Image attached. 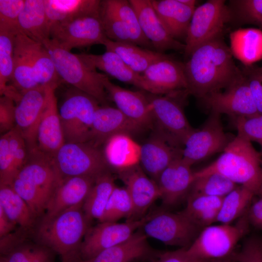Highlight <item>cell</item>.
Segmentation results:
<instances>
[{
    "label": "cell",
    "instance_id": "obj_1",
    "mask_svg": "<svg viewBox=\"0 0 262 262\" xmlns=\"http://www.w3.org/2000/svg\"><path fill=\"white\" fill-rule=\"evenodd\" d=\"M220 36L198 47L184 64L189 94L203 98L226 89L240 78L243 72Z\"/></svg>",
    "mask_w": 262,
    "mask_h": 262
},
{
    "label": "cell",
    "instance_id": "obj_2",
    "mask_svg": "<svg viewBox=\"0 0 262 262\" xmlns=\"http://www.w3.org/2000/svg\"><path fill=\"white\" fill-rule=\"evenodd\" d=\"M63 177L53 157L35 149L14 179L11 186L25 201L37 218L44 215L48 204Z\"/></svg>",
    "mask_w": 262,
    "mask_h": 262
},
{
    "label": "cell",
    "instance_id": "obj_3",
    "mask_svg": "<svg viewBox=\"0 0 262 262\" xmlns=\"http://www.w3.org/2000/svg\"><path fill=\"white\" fill-rule=\"evenodd\" d=\"M262 159L261 154L250 141L237 135L216 160L194 172V176L217 173L259 195L262 183Z\"/></svg>",
    "mask_w": 262,
    "mask_h": 262
},
{
    "label": "cell",
    "instance_id": "obj_4",
    "mask_svg": "<svg viewBox=\"0 0 262 262\" xmlns=\"http://www.w3.org/2000/svg\"><path fill=\"white\" fill-rule=\"evenodd\" d=\"M82 205L75 206L50 217L43 216L35 230L39 244L59 255L62 262H69L76 253L87 232L90 220Z\"/></svg>",
    "mask_w": 262,
    "mask_h": 262
},
{
    "label": "cell",
    "instance_id": "obj_5",
    "mask_svg": "<svg viewBox=\"0 0 262 262\" xmlns=\"http://www.w3.org/2000/svg\"><path fill=\"white\" fill-rule=\"evenodd\" d=\"M43 45L49 52L61 80L93 97L101 105H108L109 98L103 83L106 75L89 66L78 54L61 48L51 38Z\"/></svg>",
    "mask_w": 262,
    "mask_h": 262
},
{
    "label": "cell",
    "instance_id": "obj_6",
    "mask_svg": "<svg viewBox=\"0 0 262 262\" xmlns=\"http://www.w3.org/2000/svg\"><path fill=\"white\" fill-rule=\"evenodd\" d=\"M144 92L151 107L156 133L174 147L182 149L187 138L195 130L184 112V105L190 95L187 90L161 95Z\"/></svg>",
    "mask_w": 262,
    "mask_h": 262
},
{
    "label": "cell",
    "instance_id": "obj_7",
    "mask_svg": "<svg viewBox=\"0 0 262 262\" xmlns=\"http://www.w3.org/2000/svg\"><path fill=\"white\" fill-rule=\"evenodd\" d=\"M248 222L246 213L235 225L220 224L205 227L186 252L193 258L209 261L230 259L236 245L247 231Z\"/></svg>",
    "mask_w": 262,
    "mask_h": 262
},
{
    "label": "cell",
    "instance_id": "obj_8",
    "mask_svg": "<svg viewBox=\"0 0 262 262\" xmlns=\"http://www.w3.org/2000/svg\"><path fill=\"white\" fill-rule=\"evenodd\" d=\"M100 105L74 87L67 91L59 109L65 143L89 142L94 114Z\"/></svg>",
    "mask_w": 262,
    "mask_h": 262
},
{
    "label": "cell",
    "instance_id": "obj_9",
    "mask_svg": "<svg viewBox=\"0 0 262 262\" xmlns=\"http://www.w3.org/2000/svg\"><path fill=\"white\" fill-rule=\"evenodd\" d=\"M62 177L97 179L110 171L102 149L89 142L65 143L53 157Z\"/></svg>",
    "mask_w": 262,
    "mask_h": 262
},
{
    "label": "cell",
    "instance_id": "obj_10",
    "mask_svg": "<svg viewBox=\"0 0 262 262\" xmlns=\"http://www.w3.org/2000/svg\"><path fill=\"white\" fill-rule=\"evenodd\" d=\"M224 0H208L194 10L185 40L186 58L201 45L222 36L225 24L231 19Z\"/></svg>",
    "mask_w": 262,
    "mask_h": 262
},
{
    "label": "cell",
    "instance_id": "obj_11",
    "mask_svg": "<svg viewBox=\"0 0 262 262\" xmlns=\"http://www.w3.org/2000/svg\"><path fill=\"white\" fill-rule=\"evenodd\" d=\"M199 228L182 211H160L150 214L141 228L148 237L166 245L187 248L199 233Z\"/></svg>",
    "mask_w": 262,
    "mask_h": 262
},
{
    "label": "cell",
    "instance_id": "obj_12",
    "mask_svg": "<svg viewBox=\"0 0 262 262\" xmlns=\"http://www.w3.org/2000/svg\"><path fill=\"white\" fill-rule=\"evenodd\" d=\"M221 115L211 112L202 127L191 133L181 150V159L192 166L218 153L222 152L232 139L222 125Z\"/></svg>",
    "mask_w": 262,
    "mask_h": 262
},
{
    "label": "cell",
    "instance_id": "obj_13",
    "mask_svg": "<svg viewBox=\"0 0 262 262\" xmlns=\"http://www.w3.org/2000/svg\"><path fill=\"white\" fill-rule=\"evenodd\" d=\"M150 215L123 223L101 222L89 228L79 251L83 261L91 260L104 250L129 239L141 229Z\"/></svg>",
    "mask_w": 262,
    "mask_h": 262
},
{
    "label": "cell",
    "instance_id": "obj_14",
    "mask_svg": "<svg viewBox=\"0 0 262 262\" xmlns=\"http://www.w3.org/2000/svg\"><path fill=\"white\" fill-rule=\"evenodd\" d=\"M50 38L61 48L70 51L74 48L103 45L108 38L102 26L100 15L82 16L53 24Z\"/></svg>",
    "mask_w": 262,
    "mask_h": 262
},
{
    "label": "cell",
    "instance_id": "obj_15",
    "mask_svg": "<svg viewBox=\"0 0 262 262\" xmlns=\"http://www.w3.org/2000/svg\"><path fill=\"white\" fill-rule=\"evenodd\" d=\"M202 99L211 112L226 114L234 121L259 115L247 78L243 73L240 78L224 91L212 93Z\"/></svg>",
    "mask_w": 262,
    "mask_h": 262
},
{
    "label": "cell",
    "instance_id": "obj_16",
    "mask_svg": "<svg viewBox=\"0 0 262 262\" xmlns=\"http://www.w3.org/2000/svg\"><path fill=\"white\" fill-rule=\"evenodd\" d=\"M49 86L40 85L27 90L21 94L16 102L15 127L24 137L29 153L37 148L38 127L45 107Z\"/></svg>",
    "mask_w": 262,
    "mask_h": 262
},
{
    "label": "cell",
    "instance_id": "obj_17",
    "mask_svg": "<svg viewBox=\"0 0 262 262\" xmlns=\"http://www.w3.org/2000/svg\"><path fill=\"white\" fill-rule=\"evenodd\" d=\"M139 88L159 95L187 89L184 64L170 56L153 63L141 74Z\"/></svg>",
    "mask_w": 262,
    "mask_h": 262
},
{
    "label": "cell",
    "instance_id": "obj_18",
    "mask_svg": "<svg viewBox=\"0 0 262 262\" xmlns=\"http://www.w3.org/2000/svg\"><path fill=\"white\" fill-rule=\"evenodd\" d=\"M103 83L109 99L130 120L144 129L153 125V117L150 103L144 91H132L111 82L107 75Z\"/></svg>",
    "mask_w": 262,
    "mask_h": 262
},
{
    "label": "cell",
    "instance_id": "obj_19",
    "mask_svg": "<svg viewBox=\"0 0 262 262\" xmlns=\"http://www.w3.org/2000/svg\"><path fill=\"white\" fill-rule=\"evenodd\" d=\"M144 130L117 108L100 105L94 114L88 142L100 147L110 138L115 134L126 133L131 135Z\"/></svg>",
    "mask_w": 262,
    "mask_h": 262
},
{
    "label": "cell",
    "instance_id": "obj_20",
    "mask_svg": "<svg viewBox=\"0 0 262 262\" xmlns=\"http://www.w3.org/2000/svg\"><path fill=\"white\" fill-rule=\"evenodd\" d=\"M135 10L142 31L154 49L164 53L168 50H183L185 45L169 33L161 22L150 0H129Z\"/></svg>",
    "mask_w": 262,
    "mask_h": 262
},
{
    "label": "cell",
    "instance_id": "obj_21",
    "mask_svg": "<svg viewBox=\"0 0 262 262\" xmlns=\"http://www.w3.org/2000/svg\"><path fill=\"white\" fill-rule=\"evenodd\" d=\"M57 87H49L37 132V149L52 157L65 143L55 94Z\"/></svg>",
    "mask_w": 262,
    "mask_h": 262
},
{
    "label": "cell",
    "instance_id": "obj_22",
    "mask_svg": "<svg viewBox=\"0 0 262 262\" xmlns=\"http://www.w3.org/2000/svg\"><path fill=\"white\" fill-rule=\"evenodd\" d=\"M181 157L174 160L160 174L156 182L160 198L167 206L178 203L191 190L194 172Z\"/></svg>",
    "mask_w": 262,
    "mask_h": 262
},
{
    "label": "cell",
    "instance_id": "obj_23",
    "mask_svg": "<svg viewBox=\"0 0 262 262\" xmlns=\"http://www.w3.org/2000/svg\"><path fill=\"white\" fill-rule=\"evenodd\" d=\"M117 174L132 200L134 216L142 215L160 197L157 182L144 171L139 164Z\"/></svg>",
    "mask_w": 262,
    "mask_h": 262
},
{
    "label": "cell",
    "instance_id": "obj_24",
    "mask_svg": "<svg viewBox=\"0 0 262 262\" xmlns=\"http://www.w3.org/2000/svg\"><path fill=\"white\" fill-rule=\"evenodd\" d=\"M96 180L82 176L63 178L51 196L43 216L52 217L83 204Z\"/></svg>",
    "mask_w": 262,
    "mask_h": 262
},
{
    "label": "cell",
    "instance_id": "obj_25",
    "mask_svg": "<svg viewBox=\"0 0 262 262\" xmlns=\"http://www.w3.org/2000/svg\"><path fill=\"white\" fill-rule=\"evenodd\" d=\"M181 150L156 133L141 145L139 164L156 182L162 172L174 160L181 157Z\"/></svg>",
    "mask_w": 262,
    "mask_h": 262
},
{
    "label": "cell",
    "instance_id": "obj_26",
    "mask_svg": "<svg viewBox=\"0 0 262 262\" xmlns=\"http://www.w3.org/2000/svg\"><path fill=\"white\" fill-rule=\"evenodd\" d=\"M150 1L158 17L171 36L179 41L185 40L196 7L184 5L179 0Z\"/></svg>",
    "mask_w": 262,
    "mask_h": 262
},
{
    "label": "cell",
    "instance_id": "obj_27",
    "mask_svg": "<svg viewBox=\"0 0 262 262\" xmlns=\"http://www.w3.org/2000/svg\"><path fill=\"white\" fill-rule=\"evenodd\" d=\"M102 150L109 167L117 173L139 164L141 145L128 134L112 136L104 144Z\"/></svg>",
    "mask_w": 262,
    "mask_h": 262
},
{
    "label": "cell",
    "instance_id": "obj_28",
    "mask_svg": "<svg viewBox=\"0 0 262 262\" xmlns=\"http://www.w3.org/2000/svg\"><path fill=\"white\" fill-rule=\"evenodd\" d=\"M45 0H25L18 18L19 33L43 44L50 38Z\"/></svg>",
    "mask_w": 262,
    "mask_h": 262
},
{
    "label": "cell",
    "instance_id": "obj_29",
    "mask_svg": "<svg viewBox=\"0 0 262 262\" xmlns=\"http://www.w3.org/2000/svg\"><path fill=\"white\" fill-rule=\"evenodd\" d=\"M50 26L82 16L100 15L99 0H45Z\"/></svg>",
    "mask_w": 262,
    "mask_h": 262
},
{
    "label": "cell",
    "instance_id": "obj_30",
    "mask_svg": "<svg viewBox=\"0 0 262 262\" xmlns=\"http://www.w3.org/2000/svg\"><path fill=\"white\" fill-rule=\"evenodd\" d=\"M147 237L142 229L137 230L126 241L101 252L86 262H134L150 252Z\"/></svg>",
    "mask_w": 262,
    "mask_h": 262
},
{
    "label": "cell",
    "instance_id": "obj_31",
    "mask_svg": "<svg viewBox=\"0 0 262 262\" xmlns=\"http://www.w3.org/2000/svg\"><path fill=\"white\" fill-rule=\"evenodd\" d=\"M103 46L106 50L116 53L134 72L142 74L150 65L169 55L142 48L131 43L118 42L107 38Z\"/></svg>",
    "mask_w": 262,
    "mask_h": 262
},
{
    "label": "cell",
    "instance_id": "obj_32",
    "mask_svg": "<svg viewBox=\"0 0 262 262\" xmlns=\"http://www.w3.org/2000/svg\"><path fill=\"white\" fill-rule=\"evenodd\" d=\"M230 49L234 57L245 66L262 59V30L240 28L229 34Z\"/></svg>",
    "mask_w": 262,
    "mask_h": 262
},
{
    "label": "cell",
    "instance_id": "obj_33",
    "mask_svg": "<svg viewBox=\"0 0 262 262\" xmlns=\"http://www.w3.org/2000/svg\"><path fill=\"white\" fill-rule=\"evenodd\" d=\"M80 57L90 66L114 78L139 88L141 74L132 71L115 52L106 50L102 54L82 53Z\"/></svg>",
    "mask_w": 262,
    "mask_h": 262
},
{
    "label": "cell",
    "instance_id": "obj_34",
    "mask_svg": "<svg viewBox=\"0 0 262 262\" xmlns=\"http://www.w3.org/2000/svg\"><path fill=\"white\" fill-rule=\"evenodd\" d=\"M29 55L39 85L57 86L61 80L55 70L50 55L43 44L20 33Z\"/></svg>",
    "mask_w": 262,
    "mask_h": 262
},
{
    "label": "cell",
    "instance_id": "obj_35",
    "mask_svg": "<svg viewBox=\"0 0 262 262\" xmlns=\"http://www.w3.org/2000/svg\"><path fill=\"white\" fill-rule=\"evenodd\" d=\"M0 207L13 223L22 229H30L34 226L36 217L11 185H0Z\"/></svg>",
    "mask_w": 262,
    "mask_h": 262
},
{
    "label": "cell",
    "instance_id": "obj_36",
    "mask_svg": "<svg viewBox=\"0 0 262 262\" xmlns=\"http://www.w3.org/2000/svg\"><path fill=\"white\" fill-rule=\"evenodd\" d=\"M115 186L110 171L96 179L82 205V210L90 220L97 219L100 221Z\"/></svg>",
    "mask_w": 262,
    "mask_h": 262
},
{
    "label": "cell",
    "instance_id": "obj_37",
    "mask_svg": "<svg viewBox=\"0 0 262 262\" xmlns=\"http://www.w3.org/2000/svg\"><path fill=\"white\" fill-rule=\"evenodd\" d=\"M14 59V71L11 86L20 94L40 86L37 82L30 57L20 33L15 36Z\"/></svg>",
    "mask_w": 262,
    "mask_h": 262
},
{
    "label": "cell",
    "instance_id": "obj_38",
    "mask_svg": "<svg viewBox=\"0 0 262 262\" xmlns=\"http://www.w3.org/2000/svg\"><path fill=\"white\" fill-rule=\"evenodd\" d=\"M223 197L191 194L182 212L199 228H204L216 221Z\"/></svg>",
    "mask_w": 262,
    "mask_h": 262
},
{
    "label": "cell",
    "instance_id": "obj_39",
    "mask_svg": "<svg viewBox=\"0 0 262 262\" xmlns=\"http://www.w3.org/2000/svg\"><path fill=\"white\" fill-rule=\"evenodd\" d=\"M255 194L249 189L241 185L223 197L216 221L220 224H230L248 211Z\"/></svg>",
    "mask_w": 262,
    "mask_h": 262
},
{
    "label": "cell",
    "instance_id": "obj_40",
    "mask_svg": "<svg viewBox=\"0 0 262 262\" xmlns=\"http://www.w3.org/2000/svg\"><path fill=\"white\" fill-rule=\"evenodd\" d=\"M106 0L123 22L131 42L142 48L153 50L151 43L142 31L136 13L129 0Z\"/></svg>",
    "mask_w": 262,
    "mask_h": 262
},
{
    "label": "cell",
    "instance_id": "obj_41",
    "mask_svg": "<svg viewBox=\"0 0 262 262\" xmlns=\"http://www.w3.org/2000/svg\"><path fill=\"white\" fill-rule=\"evenodd\" d=\"M238 185L221 174L212 173L195 176L191 194L223 197Z\"/></svg>",
    "mask_w": 262,
    "mask_h": 262
},
{
    "label": "cell",
    "instance_id": "obj_42",
    "mask_svg": "<svg viewBox=\"0 0 262 262\" xmlns=\"http://www.w3.org/2000/svg\"><path fill=\"white\" fill-rule=\"evenodd\" d=\"M132 200L125 187L115 186L106 206L99 222H117L123 218L134 216Z\"/></svg>",
    "mask_w": 262,
    "mask_h": 262
},
{
    "label": "cell",
    "instance_id": "obj_43",
    "mask_svg": "<svg viewBox=\"0 0 262 262\" xmlns=\"http://www.w3.org/2000/svg\"><path fill=\"white\" fill-rule=\"evenodd\" d=\"M16 34L0 31V93L3 96L10 88L14 66V51Z\"/></svg>",
    "mask_w": 262,
    "mask_h": 262
},
{
    "label": "cell",
    "instance_id": "obj_44",
    "mask_svg": "<svg viewBox=\"0 0 262 262\" xmlns=\"http://www.w3.org/2000/svg\"><path fill=\"white\" fill-rule=\"evenodd\" d=\"M100 18L104 33L109 39L132 43L123 22L106 0L101 1Z\"/></svg>",
    "mask_w": 262,
    "mask_h": 262
},
{
    "label": "cell",
    "instance_id": "obj_45",
    "mask_svg": "<svg viewBox=\"0 0 262 262\" xmlns=\"http://www.w3.org/2000/svg\"><path fill=\"white\" fill-rule=\"evenodd\" d=\"M230 3L231 17H237L243 23L256 25L262 30V0H235Z\"/></svg>",
    "mask_w": 262,
    "mask_h": 262
},
{
    "label": "cell",
    "instance_id": "obj_46",
    "mask_svg": "<svg viewBox=\"0 0 262 262\" xmlns=\"http://www.w3.org/2000/svg\"><path fill=\"white\" fill-rule=\"evenodd\" d=\"M24 0H0V31L19 33L18 18Z\"/></svg>",
    "mask_w": 262,
    "mask_h": 262
},
{
    "label": "cell",
    "instance_id": "obj_47",
    "mask_svg": "<svg viewBox=\"0 0 262 262\" xmlns=\"http://www.w3.org/2000/svg\"><path fill=\"white\" fill-rule=\"evenodd\" d=\"M16 177L9 135L6 132L0 138V185H11Z\"/></svg>",
    "mask_w": 262,
    "mask_h": 262
},
{
    "label": "cell",
    "instance_id": "obj_48",
    "mask_svg": "<svg viewBox=\"0 0 262 262\" xmlns=\"http://www.w3.org/2000/svg\"><path fill=\"white\" fill-rule=\"evenodd\" d=\"M237 135L250 141L258 143L262 147V114L234 121Z\"/></svg>",
    "mask_w": 262,
    "mask_h": 262
},
{
    "label": "cell",
    "instance_id": "obj_49",
    "mask_svg": "<svg viewBox=\"0 0 262 262\" xmlns=\"http://www.w3.org/2000/svg\"><path fill=\"white\" fill-rule=\"evenodd\" d=\"M16 107L14 99L7 95L0 98V132L3 134L16 127Z\"/></svg>",
    "mask_w": 262,
    "mask_h": 262
},
{
    "label": "cell",
    "instance_id": "obj_50",
    "mask_svg": "<svg viewBox=\"0 0 262 262\" xmlns=\"http://www.w3.org/2000/svg\"><path fill=\"white\" fill-rule=\"evenodd\" d=\"M242 71L247 78L258 112L262 114V71L260 67L248 66Z\"/></svg>",
    "mask_w": 262,
    "mask_h": 262
},
{
    "label": "cell",
    "instance_id": "obj_51",
    "mask_svg": "<svg viewBox=\"0 0 262 262\" xmlns=\"http://www.w3.org/2000/svg\"><path fill=\"white\" fill-rule=\"evenodd\" d=\"M230 259L235 262H262V241L249 239Z\"/></svg>",
    "mask_w": 262,
    "mask_h": 262
},
{
    "label": "cell",
    "instance_id": "obj_52",
    "mask_svg": "<svg viewBox=\"0 0 262 262\" xmlns=\"http://www.w3.org/2000/svg\"><path fill=\"white\" fill-rule=\"evenodd\" d=\"M156 262H210V261L193 258L187 254L186 248H180L161 254Z\"/></svg>",
    "mask_w": 262,
    "mask_h": 262
},
{
    "label": "cell",
    "instance_id": "obj_53",
    "mask_svg": "<svg viewBox=\"0 0 262 262\" xmlns=\"http://www.w3.org/2000/svg\"><path fill=\"white\" fill-rule=\"evenodd\" d=\"M55 253L39 244L25 262H54Z\"/></svg>",
    "mask_w": 262,
    "mask_h": 262
},
{
    "label": "cell",
    "instance_id": "obj_54",
    "mask_svg": "<svg viewBox=\"0 0 262 262\" xmlns=\"http://www.w3.org/2000/svg\"><path fill=\"white\" fill-rule=\"evenodd\" d=\"M247 216L249 223L262 230V197L249 207Z\"/></svg>",
    "mask_w": 262,
    "mask_h": 262
},
{
    "label": "cell",
    "instance_id": "obj_55",
    "mask_svg": "<svg viewBox=\"0 0 262 262\" xmlns=\"http://www.w3.org/2000/svg\"><path fill=\"white\" fill-rule=\"evenodd\" d=\"M16 224L6 215L0 207V237L3 238L14 229Z\"/></svg>",
    "mask_w": 262,
    "mask_h": 262
},
{
    "label": "cell",
    "instance_id": "obj_56",
    "mask_svg": "<svg viewBox=\"0 0 262 262\" xmlns=\"http://www.w3.org/2000/svg\"><path fill=\"white\" fill-rule=\"evenodd\" d=\"M180 2L188 6L195 7V4L196 2L195 0H179Z\"/></svg>",
    "mask_w": 262,
    "mask_h": 262
},
{
    "label": "cell",
    "instance_id": "obj_57",
    "mask_svg": "<svg viewBox=\"0 0 262 262\" xmlns=\"http://www.w3.org/2000/svg\"><path fill=\"white\" fill-rule=\"evenodd\" d=\"M230 259H222V260H215L211 261L210 262H231Z\"/></svg>",
    "mask_w": 262,
    "mask_h": 262
},
{
    "label": "cell",
    "instance_id": "obj_58",
    "mask_svg": "<svg viewBox=\"0 0 262 262\" xmlns=\"http://www.w3.org/2000/svg\"><path fill=\"white\" fill-rule=\"evenodd\" d=\"M261 167H262V183H261V186L260 191L259 195L261 197H262V159Z\"/></svg>",
    "mask_w": 262,
    "mask_h": 262
},
{
    "label": "cell",
    "instance_id": "obj_59",
    "mask_svg": "<svg viewBox=\"0 0 262 262\" xmlns=\"http://www.w3.org/2000/svg\"><path fill=\"white\" fill-rule=\"evenodd\" d=\"M260 69L262 71V66L260 67Z\"/></svg>",
    "mask_w": 262,
    "mask_h": 262
},
{
    "label": "cell",
    "instance_id": "obj_60",
    "mask_svg": "<svg viewBox=\"0 0 262 262\" xmlns=\"http://www.w3.org/2000/svg\"><path fill=\"white\" fill-rule=\"evenodd\" d=\"M0 262H2L1 261H0Z\"/></svg>",
    "mask_w": 262,
    "mask_h": 262
},
{
    "label": "cell",
    "instance_id": "obj_61",
    "mask_svg": "<svg viewBox=\"0 0 262 262\" xmlns=\"http://www.w3.org/2000/svg\"></svg>",
    "mask_w": 262,
    "mask_h": 262
}]
</instances>
